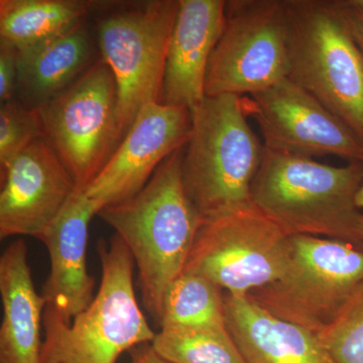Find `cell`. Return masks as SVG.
Instances as JSON below:
<instances>
[{
    "instance_id": "5bb4252c",
    "label": "cell",
    "mask_w": 363,
    "mask_h": 363,
    "mask_svg": "<svg viewBox=\"0 0 363 363\" xmlns=\"http://www.w3.org/2000/svg\"><path fill=\"white\" fill-rule=\"evenodd\" d=\"M97 215L83 191L71 195L58 216L40 236L51 259V272L44 286L45 309L66 324L84 311L94 298L95 281L87 269L86 252L91 219Z\"/></svg>"
},
{
    "instance_id": "52a82bcc",
    "label": "cell",
    "mask_w": 363,
    "mask_h": 363,
    "mask_svg": "<svg viewBox=\"0 0 363 363\" xmlns=\"http://www.w3.org/2000/svg\"><path fill=\"white\" fill-rule=\"evenodd\" d=\"M44 138L77 190L84 191L123 138L113 74L104 61L88 67L39 108Z\"/></svg>"
},
{
    "instance_id": "6da1fadb",
    "label": "cell",
    "mask_w": 363,
    "mask_h": 363,
    "mask_svg": "<svg viewBox=\"0 0 363 363\" xmlns=\"http://www.w3.org/2000/svg\"><path fill=\"white\" fill-rule=\"evenodd\" d=\"M183 152L167 157L138 194L98 213L133 255L143 304L159 326L164 295L185 269L202 223L184 188Z\"/></svg>"
},
{
    "instance_id": "9a60e30c",
    "label": "cell",
    "mask_w": 363,
    "mask_h": 363,
    "mask_svg": "<svg viewBox=\"0 0 363 363\" xmlns=\"http://www.w3.org/2000/svg\"><path fill=\"white\" fill-rule=\"evenodd\" d=\"M225 6V0H179L161 104L192 111L205 97L208 63L223 30Z\"/></svg>"
},
{
    "instance_id": "8992f818",
    "label": "cell",
    "mask_w": 363,
    "mask_h": 363,
    "mask_svg": "<svg viewBox=\"0 0 363 363\" xmlns=\"http://www.w3.org/2000/svg\"><path fill=\"white\" fill-rule=\"evenodd\" d=\"M290 242L283 276L247 296L272 316L319 334L363 281V252L318 236H290Z\"/></svg>"
},
{
    "instance_id": "9c48e42d",
    "label": "cell",
    "mask_w": 363,
    "mask_h": 363,
    "mask_svg": "<svg viewBox=\"0 0 363 363\" xmlns=\"http://www.w3.org/2000/svg\"><path fill=\"white\" fill-rule=\"evenodd\" d=\"M285 0L226 1L223 30L208 63L205 96H247L289 77Z\"/></svg>"
},
{
    "instance_id": "603a6c76",
    "label": "cell",
    "mask_w": 363,
    "mask_h": 363,
    "mask_svg": "<svg viewBox=\"0 0 363 363\" xmlns=\"http://www.w3.org/2000/svg\"><path fill=\"white\" fill-rule=\"evenodd\" d=\"M44 138L39 109L11 101L0 104V167L9 162L26 145Z\"/></svg>"
},
{
    "instance_id": "30bf717a",
    "label": "cell",
    "mask_w": 363,
    "mask_h": 363,
    "mask_svg": "<svg viewBox=\"0 0 363 363\" xmlns=\"http://www.w3.org/2000/svg\"><path fill=\"white\" fill-rule=\"evenodd\" d=\"M179 0L145 1L106 16L98 43L117 87L123 135L145 105L161 100L169 38Z\"/></svg>"
},
{
    "instance_id": "83f0119b",
    "label": "cell",
    "mask_w": 363,
    "mask_h": 363,
    "mask_svg": "<svg viewBox=\"0 0 363 363\" xmlns=\"http://www.w3.org/2000/svg\"><path fill=\"white\" fill-rule=\"evenodd\" d=\"M355 202H357V206L358 209H363V176L362 184H360V187L357 191V199H355Z\"/></svg>"
},
{
    "instance_id": "ac0fdd59",
    "label": "cell",
    "mask_w": 363,
    "mask_h": 363,
    "mask_svg": "<svg viewBox=\"0 0 363 363\" xmlns=\"http://www.w3.org/2000/svg\"><path fill=\"white\" fill-rule=\"evenodd\" d=\"M92 44L82 23L18 52L16 90L39 108L87 70Z\"/></svg>"
},
{
    "instance_id": "7402d4cb",
    "label": "cell",
    "mask_w": 363,
    "mask_h": 363,
    "mask_svg": "<svg viewBox=\"0 0 363 363\" xmlns=\"http://www.w3.org/2000/svg\"><path fill=\"white\" fill-rule=\"evenodd\" d=\"M317 336L333 363H363V281Z\"/></svg>"
},
{
    "instance_id": "277c9868",
    "label": "cell",
    "mask_w": 363,
    "mask_h": 363,
    "mask_svg": "<svg viewBox=\"0 0 363 363\" xmlns=\"http://www.w3.org/2000/svg\"><path fill=\"white\" fill-rule=\"evenodd\" d=\"M191 117L182 179L202 219L252 205L250 188L264 145L248 123L243 96H205Z\"/></svg>"
},
{
    "instance_id": "4fadbf2b",
    "label": "cell",
    "mask_w": 363,
    "mask_h": 363,
    "mask_svg": "<svg viewBox=\"0 0 363 363\" xmlns=\"http://www.w3.org/2000/svg\"><path fill=\"white\" fill-rule=\"evenodd\" d=\"M0 191V230L37 238L58 216L76 185L45 138H37L6 166Z\"/></svg>"
},
{
    "instance_id": "2e32d148",
    "label": "cell",
    "mask_w": 363,
    "mask_h": 363,
    "mask_svg": "<svg viewBox=\"0 0 363 363\" xmlns=\"http://www.w3.org/2000/svg\"><path fill=\"white\" fill-rule=\"evenodd\" d=\"M226 327L245 363H333L317 334L272 316L248 297L226 294Z\"/></svg>"
},
{
    "instance_id": "f546056e",
    "label": "cell",
    "mask_w": 363,
    "mask_h": 363,
    "mask_svg": "<svg viewBox=\"0 0 363 363\" xmlns=\"http://www.w3.org/2000/svg\"><path fill=\"white\" fill-rule=\"evenodd\" d=\"M355 35H357V33H355ZM357 40H358V44H359L360 48H362V52H363V40H360L359 38L357 37Z\"/></svg>"
},
{
    "instance_id": "ffe728a7",
    "label": "cell",
    "mask_w": 363,
    "mask_h": 363,
    "mask_svg": "<svg viewBox=\"0 0 363 363\" xmlns=\"http://www.w3.org/2000/svg\"><path fill=\"white\" fill-rule=\"evenodd\" d=\"M160 327H226L225 303L221 289L201 274L182 272L164 295Z\"/></svg>"
},
{
    "instance_id": "5b68a950",
    "label": "cell",
    "mask_w": 363,
    "mask_h": 363,
    "mask_svg": "<svg viewBox=\"0 0 363 363\" xmlns=\"http://www.w3.org/2000/svg\"><path fill=\"white\" fill-rule=\"evenodd\" d=\"M97 250L101 283L84 311L66 324L45 308L40 363H116L156 337L136 300L135 259L125 243L116 234L109 243L99 240Z\"/></svg>"
},
{
    "instance_id": "8fae6325",
    "label": "cell",
    "mask_w": 363,
    "mask_h": 363,
    "mask_svg": "<svg viewBox=\"0 0 363 363\" xmlns=\"http://www.w3.org/2000/svg\"><path fill=\"white\" fill-rule=\"evenodd\" d=\"M243 100L267 150L306 159L331 155L363 162V145L354 133L291 79Z\"/></svg>"
},
{
    "instance_id": "ba28073f",
    "label": "cell",
    "mask_w": 363,
    "mask_h": 363,
    "mask_svg": "<svg viewBox=\"0 0 363 363\" xmlns=\"http://www.w3.org/2000/svg\"><path fill=\"white\" fill-rule=\"evenodd\" d=\"M290 257V236L252 204L202 219L184 272L245 297L281 278Z\"/></svg>"
},
{
    "instance_id": "3957f363",
    "label": "cell",
    "mask_w": 363,
    "mask_h": 363,
    "mask_svg": "<svg viewBox=\"0 0 363 363\" xmlns=\"http://www.w3.org/2000/svg\"><path fill=\"white\" fill-rule=\"evenodd\" d=\"M289 79L363 145V52L346 1L285 0Z\"/></svg>"
},
{
    "instance_id": "cb8c5ba5",
    "label": "cell",
    "mask_w": 363,
    "mask_h": 363,
    "mask_svg": "<svg viewBox=\"0 0 363 363\" xmlns=\"http://www.w3.org/2000/svg\"><path fill=\"white\" fill-rule=\"evenodd\" d=\"M18 51L0 39V104L11 101L16 91Z\"/></svg>"
},
{
    "instance_id": "4dcf8cb0",
    "label": "cell",
    "mask_w": 363,
    "mask_h": 363,
    "mask_svg": "<svg viewBox=\"0 0 363 363\" xmlns=\"http://www.w3.org/2000/svg\"><path fill=\"white\" fill-rule=\"evenodd\" d=\"M4 238H6V235H4V233H2L1 230H0V243H1L2 240H4Z\"/></svg>"
},
{
    "instance_id": "4316f807",
    "label": "cell",
    "mask_w": 363,
    "mask_h": 363,
    "mask_svg": "<svg viewBox=\"0 0 363 363\" xmlns=\"http://www.w3.org/2000/svg\"><path fill=\"white\" fill-rule=\"evenodd\" d=\"M355 247L358 250H362L363 252V215L360 218L359 223H358L357 230V243H355Z\"/></svg>"
},
{
    "instance_id": "7a4b0ae2",
    "label": "cell",
    "mask_w": 363,
    "mask_h": 363,
    "mask_svg": "<svg viewBox=\"0 0 363 363\" xmlns=\"http://www.w3.org/2000/svg\"><path fill=\"white\" fill-rule=\"evenodd\" d=\"M362 176L363 162L329 166L264 147L250 197L288 236H324L355 247L363 215L355 199Z\"/></svg>"
},
{
    "instance_id": "484cf974",
    "label": "cell",
    "mask_w": 363,
    "mask_h": 363,
    "mask_svg": "<svg viewBox=\"0 0 363 363\" xmlns=\"http://www.w3.org/2000/svg\"><path fill=\"white\" fill-rule=\"evenodd\" d=\"M352 18L355 33L363 40V1H346Z\"/></svg>"
},
{
    "instance_id": "44dd1931",
    "label": "cell",
    "mask_w": 363,
    "mask_h": 363,
    "mask_svg": "<svg viewBox=\"0 0 363 363\" xmlns=\"http://www.w3.org/2000/svg\"><path fill=\"white\" fill-rule=\"evenodd\" d=\"M152 346L171 363H245L227 327L162 328Z\"/></svg>"
},
{
    "instance_id": "f1b7e54d",
    "label": "cell",
    "mask_w": 363,
    "mask_h": 363,
    "mask_svg": "<svg viewBox=\"0 0 363 363\" xmlns=\"http://www.w3.org/2000/svg\"><path fill=\"white\" fill-rule=\"evenodd\" d=\"M6 171L4 167H0V191L4 188V183H6Z\"/></svg>"
},
{
    "instance_id": "e0dca14e",
    "label": "cell",
    "mask_w": 363,
    "mask_h": 363,
    "mask_svg": "<svg viewBox=\"0 0 363 363\" xmlns=\"http://www.w3.org/2000/svg\"><path fill=\"white\" fill-rule=\"evenodd\" d=\"M0 363H40L45 298L35 290L23 240L0 255Z\"/></svg>"
},
{
    "instance_id": "d4e9b609",
    "label": "cell",
    "mask_w": 363,
    "mask_h": 363,
    "mask_svg": "<svg viewBox=\"0 0 363 363\" xmlns=\"http://www.w3.org/2000/svg\"><path fill=\"white\" fill-rule=\"evenodd\" d=\"M130 352V363H171L157 354L152 343L136 346Z\"/></svg>"
},
{
    "instance_id": "d6986e66",
    "label": "cell",
    "mask_w": 363,
    "mask_h": 363,
    "mask_svg": "<svg viewBox=\"0 0 363 363\" xmlns=\"http://www.w3.org/2000/svg\"><path fill=\"white\" fill-rule=\"evenodd\" d=\"M97 6L80 0H0V39L21 51L82 23Z\"/></svg>"
},
{
    "instance_id": "7c38bea8",
    "label": "cell",
    "mask_w": 363,
    "mask_h": 363,
    "mask_svg": "<svg viewBox=\"0 0 363 363\" xmlns=\"http://www.w3.org/2000/svg\"><path fill=\"white\" fill-rule=\"evenodd\" d=\"M191 111L161 102L145 105L109 161L83 191L97 215L138 194L167 157L190 138Z\"/></svg>"
}]
</instances>
